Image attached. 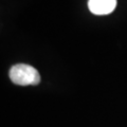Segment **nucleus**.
I'll use <instances>...</instances> for the list:
<instances>
[{
  "instance_id": "f257e3e1",
  "label": "nucleus",
  "mask_w": 127,
  "mask_h": 127,
  "mask_svg": "<svg viewBox=\"0 0 127 127\" xmlns=\"http://www.w3.org/2000/svg\"><path fill=\"white\" fill-rule=\"evenodd\" d=\"M10 78L16 85L29 86L38 85L40 83L39 72L30 65L26 64H17L10 69Z\"/></svg>"
},
{
  "instance_id": "f03ea898",
  "label": "nucleus",
  "mask_w": 127,
  "mask_h": 127,
  "mask_svg": "<svg viewBox=\"0 0 127 127\" xmlns=\"http://www.w3.org/2000/svg\"><path fill=\"white\" fill-rule=\"evenodd\" d=\"M88 6L94 15H107L114 11L117 0H89Z\"/></svg>"
}]
</instances>
